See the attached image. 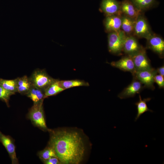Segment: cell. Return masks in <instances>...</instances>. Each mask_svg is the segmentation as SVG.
Instances as JSON below:
<instances>
[{
	"label": "cell",
	"mask_w": 164,
	"mask_h": 164,
	"mask_svg": "<svg viewBox=\"0 0 164 164\" xmlns=\"http://www.w3.org/2000/svg\"><path fill=\"white\" fill-rule=\"evenodd\" d=\"M48 145L54 150L60 164H78L84 159L85 146L82 135L66 129H48Z\"/></svg>",
	"instance_id": "1"
},
{
	"label": "cell",
	"mask_w": 164,
	"mask_h": 164,
	"mask_svg": "<svg viewBox=\"0 0 164 164\" xmlns=\"http://www.w3.org/2000/svg\"><path fill=\"white\" fill-rule=\"evenodd\" d=\"M126 36L125 34L121 29L109 32L108 37L109 52L114 54L121 55Z\"/></svg>",
	"instance_id": "2"
},
{
	"label": "cell",
	"mask_w": 164,
	"mask_h": 164,
	"mask_svg": "<svg viewBox=\"0 0 164 164\" xmlns=\"http://www.w3.org/2000/svg\"><path fill=\"white\" fill-rule=\"evenodd\" d=\"M28 117L32 124L43 131H48L44 117L43 103L33 104L29 110Z\"/></svg>",
	"instance_id": "3"
},
{
	"label": "cell",
	"mask_w": 164,
	"mask_h": 164,
	"mask_svg": "<svg viewBox=\"0 0 164 164\" xmlns=\"http://www.w3.org/2000/svg\"><path fill=\"white\" fill-rule=\"evenodd\" d=\"M29 79L33 85L44 91L55 80L50 76L44 70L39 69L33 72Z\"/></svg>",
	"instance_id": "4"
},
{
	"label": "cell",
	"mask_w": 164,
	"mask_h": 164,
	"mask_svg": "<svg viewBox=\"0 0 164 164\" xmlns=\"http://www.w3.org/2000/svg\"><path fill=\"white\" fill-rule=\"evenodd\" d=\"M153 33L146 19L142 13L135 19L133 36L146 39Z\"/></svg>",
	"instance_id": "5"
},
{
	"label": "cell",
	"mask_w": 164,
	"mask_h": 164,
	"mask_svg": "<svg viewBox=\"0 0 164 164\" xmlns=\"http://www.w3.org/2000/svg\"><path fill=\"white\" fill-rule=\"evenodd\" d=\"M157 73L156 69L152 68L149 69L135 71L132 75L133 77L139 80L144 85V87L153 90L155 88L154 77Z\"/></svg>",
	"instance_id": "6"
},
{
	"label": "cell",
	"mask_w": 164,
	"mask_h": 164,
	"mask_svg": "<svg viewBox=\"0 0 164 164\" xmlns=\"http://www.w3.org/2000/svg\"><path fill=\"white\" fill-rule=\"evenodd\" d=\"M131 57L133 61L136 71L152 68L150 61L147 56L145 48L143 47L139 52Z\"/></svg>",
	"instance_id": "7"
},
{
	"label": "cell",
	"mask_w": 164,
	"mask_h": 164,
	"mask_svg": "<svg viewBox=\"0 0 164 164\" xmlns=\"http://www.w3.org/2000/svg\"><path fill=\"white\" fill-rule=\"evenodd\" d=\"M147 40V48L157 54L160 58H163L164 40L162 38L153 33Z\"/></svg>",
	"instance_id": "8"
},
{
	"label": "cell",
	"mask_w": 164,
	"mask_h": 164,
	"mask_svg": "<svg viewBox=\"0 0 164 164\" xmlns=\"http://www.w3.org/2000/svg\"><path fill=\"white\" fill-rule=\"evenodd\" d=\"M143 85L139 80L133 77L132 82L118 94V97L121 99L134 97L143 90Z\"/></svg>",
	"instance_id": "9"
},
{
	"label": "cell",
	"mask_w": 164,
	"mask_h": 164,
	"mask_svg": "<svg viewBox=\"0 0 164 164\" xmlns=\"http://www.w3.org/2000/svg\"><path fill=\"white\" fill-rule=\"evenodd\" d=\"M0 142L4 146L11 159L12 164L19 163L15 152V148L13 139L9 135H6L0 131Z\"/></svg>",
	"instance_id": "10"
},
{
	"label": "cell",
	"mask_w": 164,
	"mask_h": 164,
	"mask_svg": "<svg viewBox=\"0 0 164 164\" xmlns=\"http://www.w3.org/2000/svg\"><path fill=\"white\" fill-rule=\"evenodd\" d=\"M143 47L133 36H127L124 42L123 52L127 55L132 56L139 52Z\"/></svg>",
	"instance_id": "11"
},
{
	"label": "cell",
	"mask_w": 164,
	"mask_h": 164,
	"mask_svg": "<svg viewBox=\"0 0 164 164\" xmlns=\"http://www.w3.org/2000/svg\"><path fill=\"white\" fill-rule=\"evenodd\" d=\"M110 64L112 67L121 70L130 72L132 74L136 71L133 60L131 56L128 55L122 57L117 61H113Z\"/></svg>",
	"instance_id": "12"
},
{
	"label": "cell",
	"mask_w": 164,
	"mask_h": 164,
	"mask_svg": "<svg viewBox=\"0 0 164 164\" xmlns=\"http://www.w3.org/2000/svg\"><path fill=\"white\" fill-rule=\"evenodd\" d=\"M120 2L117 0H102L101 9L107 15H121Z\"/></svg>",
	"instance_id": "13"
},
{
	"label": "cell",
	"mask_w": 164,
	"mask_h": 164,
	"mask_svg": "<svg viewBox=\"0 0 164 164\" xmlns=\"http://www.w3.org/2000/svg\"><path fill=\"white\" fill-rule=\"evenodd\" d=\"M104 24L106 30L109 32L120 30L121 24V15L115 14L107 15Z\"/></svg>",
	"instance_id": "14"
},
{
	"label": "cell",
	"mask_w": 164,
	"mask_h": 164,
	"mask_svg": "<svg viewBox=\"0 0 164 164\" xmlns=\"http://www.w3.org/2000/svg\"><path fill=\"white\" fill-rule=\"evenodd\" d=\"M121 14L136 19L142 12L139 10L130 0H123L120 2Z\"/></svg>",
	"instance_id": "15"
},
{
	"label": "cell",
	"mask_w": 164,
	"mask_h": 164,
	"mask_svg": "<svg viewBox=\"0 0 164 164\" xmlns=\"http://www.w3.org/2000/svg\"><path fill=\"white\" fill-rule=\"evenodd\" d=\"M26 95L32 101L33 104L43 103L44 99L46 98L45 91L37 87L32 84Z\"/></svg>",
	"instance_id": "16"
},
{
	"label": "cell",
	"mask_w": 164,
	"mask_h": 164,
	"mask_svg": "<svg viewBox=\"0 0 164 164\" xmlns=\"http://www.w3.org/2000/svg\"><path fill=\"white\" fill-rule=\"evenodd\" d=\"M121 29L126 36H133L135 19L121 14Z\"/></svg>",
	"instance_id": "17"
},
{
	"label": "cell",
	"mask_w": 164,
	"mask_h": 164,
	"mask_svg": "<svg viewBox=\"0 0 164 164\" xmlns=\"http://www.w3.org/2000/svg\"><path fill=\"white\" fill-rule=\"evenodd\" d=\"M16 79L17 92L26 95L32 85L29 78L25 75Z\"/></svg>",
	"instance_id": "18"
},
{
	"label": "cell",
	"mask_w": 164,
	"mask_h": 164,
	"mask_svg": "<svg viewBox=\"0 0 164 164\" xmlns=\"http://www.w3.org/2000/svg\"><path fill=\"white\" fill-rule=\"evenodd\" d=\"M140 11L150 9L156 6L158 2L156 0H130Z\"/></svg>",
	"instance_id": "19"
},
{
	"label": "cell",
	"mask_w": 164,
	"mask_h": 164,
	"mask_svg": "<svg viewBox=\"0 0 164 164\" xmlns=\"http://www.w3.org/2000/svg\"><path fill=\"white\" fill-rule=\"evenodd\" d=\"M151 99L150 98H147L142 99L140 95H139V101L135 103V104L137 106V114L135 119V121L144 113L148 111L153 112L152 110L148 108L146 104Z\"/></svg>",
	"instance_id": "20"
},
{
	"label": "cell",
	"mask_w": 164,
	"mask_h": 164,
	"mask_svg": "<svg viewBox=\"0 0 164 164\" xmlns=\"http://www.w3.org/2000/svg\"><path fill=\"white\" fill-rule=\"evenodd\" d=\"M58 83L59 86L64 90L74 87L89 86L88 83L77 80H59Z\"/></svg>",
	"instance_id": "21"
},
{
	"label": "cell",
	"mask_w": 164,
	"mask_h": 164,
	"mask_svg": "<svg viewBox=\"0 0 164 164\" xmlns=\"http://www.w3.org/2000/svg\"><path fill=\"white\" fill-rule=\"evenodd\" d=\"M59 80L55 79L45 91L46 98L55 95L64 90L59 84Z\"/></svg>",
	"instance_id": "22"
},
{
	"label": "cell",
	"mask_w": 164,
	"mask_h": 164,
	"mask_svg": "<svg viewBox=\"0 0 164 164\" xmlns=\"http://www.w3.org/2000/svg\"><path fill=\"white\" fill-rule=\"evenodd\" d=\"M0 84L4 88L14 94L17 92L16 78L12 80L0 78Z\"/></svg>",
	"instance_id": "23"
},
{
	"label": "cell",
	"mask_w": 164,
	"mask_h": 164,
	"mask_svg": "<svg viewBox=\"0 0 164 164\" xmlns=\"http://www.w3.org/2000/svg\"><path fill=\"white\" fill-rule=\"evenodd\" d=\"M38 155L41 160H46L52 157L56 156L53 149L48 145L43 150L38 152Z\"/></svg>",
	"instance_id": "24"
},
{
	"label": "cell",
	"mask_w": 164,
	"mask_h": 164,
	"mask_svg": "<svg viewBox=\"0 0 164 164\" xmlns=\"http://www.w3.org/2000/svg\"><path fill=\"white\" fill-rule=\"evenodd\" d=\"M13 94H14L4 88L0 84V99L4 102L8 107L9 106L10 97Z\"/></svg>",
	"instance_id": "25"
},
{
	"label": "cell",
	"mask_w": 164,
	"mask_h": 164,
	"mask_svg": "<svg viewBox=\"0 0 164 164\" xmlns=\"http://www.w3.org/2000/svg\"><path fill=\"white\" fill-rule=\"evenodd\" d=\"M154 82H155L159 87L160 88H163L164 87V77L160 74H156L154 77Z\"/></svg>",
	"instance_id": "26"
},
{
	"label": "cell",
	"mask_w": 164,
	"mask_h": 164,
	"mask_svg": "<svg viewBox=\"0 0 164 164\" xmlns=\"http://www.w3.org/2000/svg\"><path fill=\"white\" fill-rule=\"evenodd\" d=\"M41 160L45 164H60L59 160L56 156L52 157L47 159Z\"/></svg>",
	"instance_id": "27"
},
{
	"label": "cell",
	"mask_w": 164,
	"mask_h": 164,
	"mask_svg": "<svg viewBox=\"0 0 164 164\" xmlns=\"http://www.w3.org/2000/svg\"><path fill=\"white\" fill-rule=\"evenodd\" d=\"M157 73L159 74L164 76V66L163 65L161 67L158 68L156 69Z\"/></svg>",
	"instance_id": "28"
}]
</instances>
